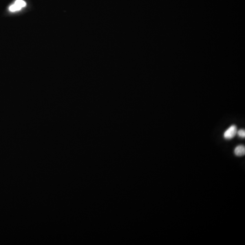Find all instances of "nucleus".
Returning a JSON list of instances; mask_svg holds the SVG:
<instances>
[{"label":"nucleus","mask_w":245,"mask_h":245,"mask_svg":"<svg viewBox=\"0 0 245 245\" xmlns=\"http://www.w3.org/2000/svg\"><path fill=\"white\" fill-rule=\"evenodd\" d=\"M237 134L240 137L242 138H244L245 137V131L244 129H242L240 130L237 131Z\"/></svg>","instance_id":"obj_5"},{"label":"nucleus","mask_w":245,"mask_h":245,"mask_svg":"<svg viewBox=\"0 0 245 245\" xmlns=\"http://www.w3.org/2000/svg\"><path fill=\"white\" fill-rule=\"evenodd\" d=\"M237 127L236 125H233L229 127L224 133V138L226 139H231L233 138L237 133Z\"/></svg>","instance_id":"obj_1"},{"label":"nucleus","mask_w":245,"mask_h":245,"mask_svg":"<svg viewBox=\"0 0 245 245\" xmlns=\"http://www.w3.org/2000/svg\"><path fill=\"white\" fill-rule=\"evenodd\" d=\"M15 4L21 8L24 7L26 5L25 2L22 0H17L15 2Z\"/></svg>","instance_id":"obj_4"},{"label":"nucleus","mask_w":245,"mask_h":245,"mask_svg":"<svg viewBox=\"0 0 245 245\" xmlns=\"http://www.w3.org/2000/svg\"><path fill=\"white\" fill-rule=\"evenodd\" d=\"M21 8L19 7L16 4L13 5L11 6L9 8L10 11L11 12H16V11H19L21 9Z\"/></svg>","instance_id":"obj_3"},{"label":"nucleus","mask_w":245,"mask_h":245,"mask_svg":"<svg viewBox=\"0 0 245 245\" xmlns=\"http://www.w3.org/2000/svg\"><path fill=\"white\" fill-rule=\"evenodd\" d=\"M234 153L237 156H242L245 154V147L244 145H240L235 149Z\"/></svg>","instance_id":"obj_2"}]
</instances>
